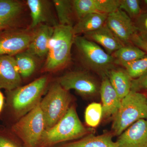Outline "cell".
<instances>
[{"label": "cell", "instance_id": "cell-1", "mask_svg": "<svg viewBox=\"0 0 147 147\" xmlns=\"http://www.w3.org/2000/svg\"><path fill=\"white\" fill-rule=\"evenodd\" d=\"M75 36L73 27L59 24L54 27L44 66L45 71H56L68 64Z\"/></svg>", "mask_w": 147, "mask_h": 147}, {"label": "cell", "instance_id": "cell-2", "mask_svg": "<svg viewBox=\"0 0 147 147\" xmlns=\"http://www.w3.org/2000/svg\"><path fill=\"white\" fill-rule=\"evenodd\" d=\"M147 118V97L142 93L131 90L122 99L115 115L112 131L119 136L135 122Z\"/></svg>", "mask_w": 147, "mask_h": 147}, {"label": "cell", "instance_id": "cell-3", "mask_svg": "<svg viewBox=\"0 0 147 147\" xmlns=\"http://www.w3.org/2000/svg\"><path fill=\"white\" fill-rule=\"evenodd\" d=\"M74 44L83 64L101 77L107 76L108 72L115 69V59L95 42L85 36L77 35L74 37Z\"/></svg>", "mask_w": 147, "mask_h": 147}, {"label": "cell", "instance_id": "cell-4", "mask_svg": "<svg viewBox=\"0 0 147 147\" xmlns=\"http://www.w3.org/2000/svg\"><path fill=\"white\" fill-rule=\"evenodd\" d=\"M89 132L81 122L75 107L71 106L57 123L45 129L41 141L46 144H54L79 139L90 134Z\"/></svg>", "mask_w": 147, "mask_h": 147}, {"label": "cell", "instance_id": "cell-5", "mask_svg": "<svg viewBox=\"0 0 147 147\" xmlns=\"http://www.w3.org/2000/svg\"><path fill=\"white\" fill-rule=\"evenodd\" d=\"M47 82V77L42 76L26 86L9 91V104L16 116L22 117L39 104Z\"/></svg>", "mask_w": 147, "mask_h": 147}, {"label": "cell", "instance_id": "cell-6", "mask_svg": "<svg viewBox=\"0 0 147 147\" xmlns=\"http://www.w3.org/2000/svg\"><path fill=\"white\" fill-rule=\"evenodd\" d=\"M71 101L68 91L59 83L55 82L51 86L40 102L45 119V129L53 127L63 117L70 107Z\"/></svg>", "mask_w": 147, "mask_h": 147}, {"label": "cell", "instance_id": "cell-7", "mask_svg": "<svg viewBox=\"0 0 147 147\" xmlns=\"http://www.w3.org/2000/svg\"><path fill=\"white\" fill-rule=\"evenodd\" d=\"M12 129L28 146L35 147L41 141L45 129V119L40 103L21 117Z\"/></svg>", "mask_w": 147, "mask_h": 147}, {"label": "cell", "instance_id": "cell-8", "mask_svg": "<svg viewBox=\"0 0 147 147\" xmlns=\"http://www.w3.org/2000/svg\"><path fill=\"white\" fill-rule=\"evenodd\" d=\"M34 29L9 28L0 31V56H13L26 50Z\"/></svg>", "mask_w": 147, "mask_h": 147}, {"label": "cell", "instance_id": "cell-9", "mask_svg": "<svg viewBox=\"0 0 147 147\" xmlns=\"http://www.w3.org/2000/svg\"><path fill=\"white\" fill-rule=\"evenodd\" d=\"M57 82L66 90H75L85 96L94 95L100 91L98 82L86 71H69L59 77Z\"/></svg>", "mask_w": 147, "mask_h": 147}, {"label": "cell", "instance_id": "cell-10", "mask_svg": "<svg viewBox=\"0 0 147 147\" xmlns=\"http://www.w3.org/2000/svg\"><path fill=\"white\" fill-rule=\"evenodd\" d=\"M105 24L124 45L130 44L132 36L137 33L131 18L119 9L108 14Z\"/></svg>", "mask_w": 147, "mask_h": 147}, {"label": "cell", "instance_id": "cell-11", "mask_svg": "<svg viewBox=\"0 0 147 147\" xmlns=\"http://www.w3.org/2000/svg\"><path fill=\"white\" fill-rule=\"evenodd\" d=\"M73 3L78 20L89 13H113L119 9L120 0H74Z\"/></svg>", "mask_w": 147, "mask_h": 147}, {"label": "cell", "instance_id": "cell-12", "mask_svg": "<svg viewBox=\"0 0 147 147\" xmlns=\"http://www.w3.org/2000/svg\"><path fill=\"white\" fill-rule=\"evenodd\" d=\"M116 142L119 147H147V118L132 124Z\"/></svg>", "mask_w": 147, "mask_h": 147}, {"label": "cell", "instance_id": "cell-13", "mask_svg": "<svg viewBox=\"0 0 147 147\" xmlns=\"http://www.w3.org/2000/svg\"><path fill=\"white\" fill-rule=\"evenodd\" d=\"M21 78L15 58L9 55L0 56V89L12 90L20 86Z\"/></svg>", "mask_w": 147, "mask_h": 147}, {"label": "cell", "instance_id": "cell-14", "mask_svg": "<svg viewBox=\"0 0 147 147\" xmlns=\"http://www.w3.org/2000/svg\"><path fill=\"white\" fill-rule=\"evenodd\" d=\"M54 30V27L47 24H41L34 29L33 36L26 52L34 57L47 55Z\"/></svg>", "mask_w": 147, "mask_h": 147}, {"label": "cell", "instance_id": "cell-15", "mask_svg": "<svg viewBox=\"0 0 147 147\" xmlns=\"http://www.w3.org/2000/svg\"><path fill=\"white\" fill-rule=\"evenodd\" d=\"M99 92L102 102V117L107 119L115 116L120 106L121 100L110 84L108 76L102 77Z\"/></svg>", "mask_w": 147, "mask_h": 147}, {"label": "cell", "instance_id": "cell-16", "mask_svg": "<svg viewBox=\"0 0 147 147\" xmlns=\"http://www.w3.org/2000/svg\"><path fill=\"white\" fill-rule=\"evenodd\" d=\"M84 34L87 39L101 45L109 55H112L124 45L105 24L100 28Z\"/></svg>", "mask_w": 147, "mask_h": 147}, {"label": "cell", "instance_id": "cell-17", "mask_svg": "<svg viewBox=\"0 0 147 147\" xmlns=\"http://www.w3.org/2000/svg\"><path fill=\"white\" fill-rule=\"evenodd\" d=\"M27 5L30 11L31 23L29 29H34L41 24L51 23L53 27L59 24L51 17L50 5L44 0H28Z\"/></svg>", "mask_w": 147, "mask_h": 147}, {"label": "cell", "instance_id": "cell-18", "mask_svg": "<svg viewBox=\"0 0 147 147\" xmlns=\"http://www.w3.org/2000/svg\"><path fill=\"white\" fill-rule=\"evenodd\" d=\"M108 14L91 13L78 20L73 27L75 36L87 33L100 28L105 24Z\"/></svg>", "mask_w": 147, "mask_h": 147}, {"label": "cell", "instance_id": "cell-19", "mask_svg": "<svg viewBox=\"0 0 147 147\" xmlns=\"http://www.w3.org/2000/svg\"><path fill=\"white\" fill-rule=\"evenodd\" d=\"M107 76L121 100L131 91L132 79L125 70L114 69L108 72Z\"/></svg>", "mask_w": 147, "mask_h": 147}, {"label": "cell", "instance_id": "cell-20", "mask_svg": "<svg viewBox=\"0 0 147 147\" xmlns=\"http://www.w3.org/2000/svg\"><path fill=\"white\" fill-rule=\"evenodd\" d=\"M113 135L106 133L96 135L90 134L80 140L65 144L60 147H119L113 141Z\"/></svg>", "mask_w": 147, "mask_h": 147}, {"label": "cell", "instance_id": "cell-21", "mask_svg": "<svg viewBox=\"0 0 147 147\" xmlns=\"http://www.w3.org/2000/svg\"><path fill=\"white\" fill-rule=\"evenodd\" d=\"M23 8V5L19 1L0 0V19L11 28Z\"/></svg>", "mask_w": 147, "mask_h": 147}, {"label": "cell", "instance_id": "cell-22", "mask_svg": "<svg viewBox=\"0 0 147 147\" xmlns=\"http://www.w3.org/2000/svg\"><path fill=\"white\" fill-rule=\"evenodd\" d=\"M53 3L57 12L58 24L62 26L73 27L74 19L76 16L73 1L54 0Z\"/></svg>", "mask_w": 147, "mask_h": 147}, {"label": "cell", "instance_id": "cell-23", "mask_svg": "<svg viewBox=\"0 0 147 147\" xmlns=\"http://www.w3.org/2000/svg\"><path fill=\"white\" fill-rule=\"evenodd\" d=\"M146 53L137 46L130 45H123L113 53L117 64L123 66L144 57Z\"/></svg>", "mask_w": 147, "mask_h": 147}, {"label": "cell", "instance_id": "cell-24", "mask_svg": "<svg viewBox=\"0 0 147 147\" xmlns=\"http://www.w3.org/2000/svg\"><path fill=\"white\" fill-rule=\"evenodd\" d=\"M34 57L26 51L15 55L16 67L21 77L28 78L34 72L36 63Z\"/></svg>", "mask_w": 147, "mask_h": 147}, {"label": "cell", "instance_id": "cell-25", "mask_svg": "<svg viewBox=\"0 0 147 147\" xmlns=\"http://www.w3.org/2000/svg\"><path fill=\"white\" fill-rule=\"evenodd\" d=\"M123 66L131 79H138L147 72V55Z\"/></svg>", "mask_w": 147, "mask_h": 147}, {"label": "cell", "instance_id": "cell-26", "mask_svg": "<svg viewBox=\"0 0 147 147\" xmlns=\"http://www.w3.org/2000/svg\"><path fill=\"white\" fill-rule=\"evenodd\" d=\"M102 117V105L97 102H92L87 107L85 112V121L88 126H97Z\"/></svg>", "mask_w": 147, "mask_h": 147}, {"label": "cell", "instance_id": "cell-27", "mask_svg": "<svg viewBox=\"0 0 147 147\" xmlns=\"http://www.w3.org/2000/svg\"><path fill=\"white\" fill-rule=\"evenodd\" d=\"M138 0H120L119 9L123 11L130 18H137L142 13Z\"/></svg>", "mask_w": 147, "mask_h": 147}, {"label": "cell", "instance_id": "cell-28", "mask_svg": "<svg viewBox=\"0 0 147 147\" xmlns=\"http://www.w3.org/2000/svg\"><path fill=\"white\" fill-rule=\"evenodd\" d=\"M137 34L147 41V12L142 13L134 23Z\"/></svg>", "mask_w": 147, "mask_h": 147}, {"label": "cell", "instance_id": "cell-29", "mask_svg": "<svg viewBox=\"0 0 147 147\" xmlns=\"http://www.w3.org/2000/svg\"><path fill=\"white\" fill-rule=\"evenodd\" d=\"M140 90L147 91V72L138 79L132 80L131 90L137 92Z\"/></svg>", "mask_w": 147, "mask_h": 147}, {"label": "cell", "instance_id": "cell-30", "mask_svg": "<svg viewBox=\"0 0 147 147\" xmlns=\"http://www.w3.org/2000/svg\"><path fill=\"white\" fill-rule=\"evenodd\" d=\"M131 42L135 46L139 47L147 54V41L142 39L137 33L132 36Z\"/></svg>", "mask_w": 147, "mask_h": 147}, {"label": "cell", "instance_id": "cell-31", "mask_svg": "<svg viewBox=\"0 0 147 147\" xmlns=\"http://www.w3.org/2000/svg\"><path fill=\"white\" fill-rule=\"evenodd\" d=\"M0 147H19L15 143L5 137L0 136Z\"/></svg>", "mask_w": 147, "mask_h": 147}, {"label": "cell", "instance_id": "cell-32", "mask_svg": "<svg viewBox=\"0 0 147 147\" xmlns=\"http://www.w3.org/2000/svg\"><path fill=\"white\" fill-rule=\"evenodd\" d=\"M4 101V98L3 95L2 93L0 90V113L3 110Z\"/></svg>", "mask_w": 147, "mask_h": 147}, {"label": "cell", "instance_id": "cell-33", "mask_svg": "<svg viewBox=\"0 0 147 147\" xmlns=\"http://www.w3.org/2000/svg\"><path fill=\"white\" fill-rule=\"evenodd\" d=\"M9 28H11V27L9 26L5 23H4L3 21L0 19V31L3 30H5Z\"/></svg>", "mask_w": 147, "mask_h": 147}, {"label": "cell", "instance_id": "cell-34", "mask_svg": "<svg viewBox=\"0 0 147 147\" xmlns=\"http://www.w3.org/2000/svg\"><path fill=\"white\" fill-rule=\"evenodd\" d=\"M144 2L145 4L147 5V0H145V1H144Z\"/></svg>", "mask_w": 147, "mask_h": 147}]
</instances>
